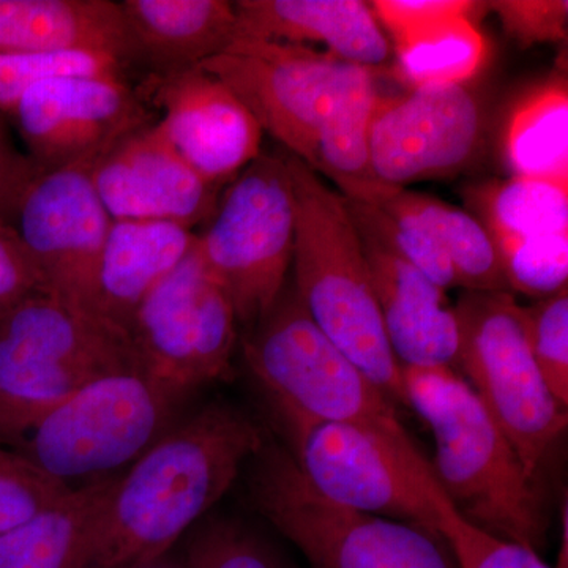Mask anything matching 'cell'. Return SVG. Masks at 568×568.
<instances>
[{"mask_svg": "<svg viewBox=\"0 0 568 568\" xmlns=\"http://www.w3.org/2000/svg\"><path fill=\"white\" fill-rule=\"evenodd\" d=\"M264 444L252 418L222 403L174 425L115 477L80 568H140L173 551Z\"/></svg>", "mask_w": 568, "mask_h": 568, "instance_id": "6da1fadb", "label": "cell"}, {"mask_svg": "<svg viewBox=\"0 0 568 568\" xmlns=\"http://www.w3.org/2000/svg\"><path fill=\"white\" fill-rule=\"evenodd\" d=\"M406 406L432 432L437 485L463 519L485 532L544 548L548 523L538 484L457 369L403 366Z\"/></svg>", "mask_w": 568, "mask_h": 568, "instance_id": "7a4b0ae2", "label": "cell"}, {"mask_svg": "<svg viewBox=\"0 0 568 568\" xmlns=\"http://www.w3.org/2000/svg\"><path fill=\"white\" fill-rule=\"evenodd\" d=\"M295 204L294 291L317 327L392 402L406 405L403 366L388 346L368 264L345 197L286 155Z\"/></svg>", "mask_w": 568, "mask_h": 568, "instance_id": "3957f363", "label": "cell"}, {"mask_svg": "<svg viewBox=\"0 0 568 568\" xmlns=\"http://www.w3.org/2000/svg\"><path fill=\"white\" fill-rule=\"evenodd\" d=\"M244 355L287 435L313 424H354L416 446L395 403L317 327L294 287L254 324Z\"/></svg>", "mask_w": 568, "mask_h": 568, "instance_id": "277c9868", "label": "cell"}, {"mask_svg": "<svg viewBox=\"0 0 568 568\" xmlns=\"http://www.w3.org/2000/svg\"><path fill=\"white\" fill-rule=\"evenodd\" d=\"M250 493L260 514L310 568H458L437 530L338 506L317 495L290 450L264 444Z\"/></svg>", "mask_w": 568, "mask_h": 568, "instance_id": "5b68a950", "label": "cell"}, {"mask_svg": "<svg viewBox=\"0 0 568 568\" xmlns=\"http://www.w3.org/2000/svg\"><path fill=\"white\" fill-rule=\"evenodd\" d=\"M183 402L141 369L104 373L54 407L14 450L69 487L77 478L97 481L166 435Z\"/></svg>", "mask_w": 568, "mask_h": 568, "instance_id": "8992f818", "label": "cell"}, {"mask_svg": "<svg viewBox=\"0 0 568 568\" xmlns=\"http://www.w3.org/2000/svg\"><path fill=\"white\" fill-rule=\"evenodd\" d=\"M458 366L538 484L567 429V407L549 390L526 336L523 306L508 291H465L455 305Z\"/></svg>", "mask_w": 568, "mask_h": 568, "instance_id": "52a82bcc", "label": "cell"}, {"mask_svg": "<svg viewBox=\"0 0 568 568\" xmlns=\"http://www.w3.org/2000/svg\"><path fill=\"white\" fill-rule=\"evenodd\" d=\"M196 248L241 324H256L278 301L293 265L295 204L286 155L261 153L231 181Z\"/></svg>", "mask_w": 568, "mask_h": 568, "instance_id": "ba28073f", "label": "cell"}, {"mask_svg": "<svg viewBox=\"0 0 568 568\" xmlns=\"http://www.w3.org/2000/svg\"><path fill=\"white\" fill-rule=\"evenodd\" d=\"M287 436L295 466L317 495L437 530L444 493L416 446L354 424H313Z\"/></svg>", "mask_w": 568, "mask_h": 568, "instance_id": "9c48e42d", "label": "cell"}, {"mask_svg": "<svg viewBox=\"0 0 568 568\" xmlns=\"http://www.w3.org/2000/svg\"><path fill=\"white\" fill-rule=\"evenodd\" d=\"M237 324L230 297L194 244L138 306L129 339L138 369L186 399L230 377Z\"/></svg>", "mask_w": 568, "mask_h": 568, "instance_id": "30bf717a", "label": "cell"}, {"mask_svg": "<svg viewBox=\"0 0 568 568\" xmlns=\"http://www.w3.org/2000/svg\"><path fill=\"white\" fill-rule=\"evenodd\" d=\"M200 69L223 81L263 132L312 168L321 132L361 67L315 48L235 39Z\"/></svg>", "mask_w": 568, "mask_h": 568, "instance_id": "8fae6325", "label": "cell"}, {"mask_svg": "<svg viewBox=\"0 0 568 568\" xmlns=\"http://www.w3.org/2000/svg\"><path fill=\"white\" fill-rule=\"evenodd\" d=\"M484 132V108L469 82L379 95L369 123V166L388 189L454 178L477 159Z\"/></svg>", "mask_w": 568, "mask_h": 568, "instance_id": "7c38bea8", "label": "cell"}, {"mask_svg": "<svg viewBox=\"0 0 568 568\" xmlns=\"http://www.w3.org/2000/svg\"><path fill=\"white\" fill-rule=\"evenodd\" d=\"M95 162L41 173L11 224L36 261L48 295L102 321L97 276L112 220L93 185Z\"/></svg>", "mask_w": 568, "mask_h": 568, "instance_id": "4fadbf2b", "label": "cell"}, {"mask_svg": "<svg viewBox=\"0 0 568 568\" xmlns=\"http://www.w3.org/2000/svg\"><path fill=\"white\" fill-rule=\"evenodd\" d=\"M11 118L28 155L43 173L100 159L123 138L152 123L141 97L121 77L92 74L39 82Z\"/></svg>", "mask_w": 568, "mask_h": 568, "instance_id": "5bb4252c", "label": "cell"}, {"mask_svg": "<svg viewBox=\"0 0 568 568\" xmlns=\"http://www.w3.org/2000/svg\"><path fill=\"white\" fill-rule=\"evenodd\" d=\"M92 181L111 220L168 222L193 230L207 223L220 186L182 159L160 123H149L97 159Z\"/></svg>", "mask_w": 568, "mask_h": 568, "instance_id": "9a60e30c", "label": "cell"}, {"mask_svg": "<svg viewBox=\"0 0 568 568\" xmlns=\"http://www.w3.org/2000/svg\"><path fill=\"white\" fill-rule=\"evenodd\" d=\"M160 126L204 181L222 186L261 155L263 129L223 81L203 69L152 74Z\"/></svg>", "mask_w": 568, "mask_h": 568, "instance_id": "2e32d148", "label": "cell"}, {"mask_svg": "<svg viewBox=\"0 0 568 568\" xmlns=\"http://www.w3.org/2000/svg\"><path fill=\"white\" fill-rule=\"evenodd\" d=\"M353 220L388 346L398 364L457 369L458 320L455 306L448 304L447 291L398 256L368 224L355 216Z\"/></svg>", "mask_w": 568, "mask_h": 568, "instance_id": "e0dca14e", "label": "cell"}, {"mask_svg": "<svg viewBox=\"0 0 568 568\" xmlns=\"http://www.w3.org/2000/svg\"><path fill=\"white\" fill-rule=\"evenodd\" d=\"M369 6L390 36L396 71L410 89L469 82L484 69L487 39L474 22V11L480 3L375 0Z\"/></svg>", "mask_w": 568, "mask_h": 568, "instance_id": "ac0fdd59", "label": "cell"}, {"mask_svg": "<svg viewBox=\"0 0 568 568\" xmlns=\"http://www.w3.org/2000/svg\"><path fill=\"white\" fill-rule=\"evenodd\" d=\"M235 39L321 44L338 61L373 70L392 47L372 6L361 0H237Z\"/></svg>", "mask_w": 568, "mask_h": 568, "instance_id": "d6986e66", "label": "cell"}, {"mask_svg": "<svg viewBox=\"0 0 568 568\" xmlns=\"http://www.w3.org/2000/svg\"><path fill=\"white\" fill-rule=\"evenodd\" d=\"M194 244L196 234L181 224L112 220L97 276L100 320L129 336L138 306Z\"/></svg>", "mask_w": 568, "mask_h": 568, "instance_id": "ffe728a7", "label": "cell"}, {"mask_svg": "<svg viewBox=\"0 0 568 568\" xmlns=\"http://www.w3.org/2000/svg\"><path fill=\"white\" fill-rule=\"evenodd\" d=\"M134 59L153 74L197 69L235 40L234 3L227 0H122Z\"/></svg>", "mask_w": 568, "mask_h": 568, "instance_id": "44dd1931", "label": "cell"}, {"mask_svg": "<svg viewBox=\"0 0 568 568\" xmlns=\"http://www.w3.org/2000/svg\"><path fill=\"white\" fill-rule=\"evenodd\" d=\"M0 51L91 52L125 65L134 51L119 2L0 0Z\"/></svg>", "mask_w": 568, "mask_h": 568, "instance_id": "7402d4cb", "label": "cell"}, {"mask_svg": "<svg viewBox=\"0 0 568 568\" xmlns=\"http://www.w3.org/2000/svg\"><path fill=\"white\" fill-rule=\"evenodd\" d=\"M115 476L73 489L61 503L0 532V568H80Z\"/></svg>", "mask_w": 568, "mask_h": 568, "instance_id": "603a6c76", "label": "cell"}, {"mask_svg": "<svg viewBox=\"0 0 568 568\" xmlns=\"http://www.w3.org/2000/svg\"><path fill=\"white\" fill-rule=\"evenodd\" d=\"M500 153L515 178L568 182V82L559 67L514 103Z\"/></svg>", "mask_w": 568, "mask_h": 568, "instance_id": "cb8c5ba5", "label": "cell"}, {"mask_svg": "<svg viewBox=\"0 0 568 568\" xmlns=\"http://www.w3.org/2000/svg\"><path fill=\"white\" fill-rule=\"evenodd\" d=\"M379 95L373 70L361 67L321 132L312 166L335 183L343 197L364 204L396 190L381 185L369 166V123Z\"/></svg>", "mask_w": 568, "mask_h": 568, "instance_id": "d4e9b609", "label": "cell"}, {"mask_svg": "<svg viewBox=\"0 0 568 568\" xmlns=\"http://www.w3.org/2000/svg\"><path fill=\"white\" fill-rule=\"evenodd\" d=\"M465 197L495 239L568 231V182L510 175L469 186Z\"/></svg>", "mask_w": 568, "mask_h": 568, "instance_id": "484cf974", "label": "cell"}, {"mask_svg": "<svg viewBox=\"0 0 568 568\" xmlns=\"http://www.w3.org/2000/svg\"><path fill=\"white\" fill-rule=\"evenodd\" d=\"M410 197L443 244L458 286L473 293L508 291L496 241L477 216L429 194L410 192Z\"/></svg>", "mask_w": 568, "mask_h": 568, "instance_id": "4316f807", "label": "cell"}, {"mask_svg": "<svg viewBox=\"0 0 568 568\" xmlns=\"http://www.w3.org/2000/svg\"><path fill=\"white\" fill-rule=\"evenodd\" d=\"M345 201L351 215L368 224L377 237L433 283L444 291L458 286L443 244L414 205L410 190H392L375 204Z\"/></svg>", "mask_w": 568, "mask_h": 568, "instance_id": "83f0119b", "label": "cell"}, {"mask_svg": "<svg viewBox=\"0 0 568 568\" xmlns=\"http://www.w3.org/2000/svg\"><path fill=\"white\" fill-rule=\"evenodd\" d=\"M495 241L510 293L538 301L567 290L568 231Z\"/></svg>", "mask_w": 568, "mask_h": 568, "instance_id": "f1b7e54d", "label": "cell"}, {"mask_svg": "<svg viewBox=\"0 0 568 568\" xmlns=\"http://www.w3.org/2000/svg\"><path fill=\"white\" fill-rule=\"evenodd\" d=\"M123 65L110 55L91 52L0 51V115L13 114L33 85L50 78L92 74L121 77Z\"/></svg>", "mask_w": 568, "mask_h": 568, "instance_id": "f546056e", "label": "cell"}, {"mask_svg": "<svg viewBox=\"0 0 568 568\" xmlns=\"http://www.w3.org/2000/svg\"><path fill=\"white\" fill-rule=\"evenodd\" d=\"M526 336L534 361L555 398L568 406L567 290L523 306Z\"/></svg>", "mask_w": 568, "mask_h": 568, "instance_id": "4dcf8cb0", "label": "cell"}, {"mask_svg": "<svg viewBox=\"0 0 568 568\" xmlns=\"http://www.w3.org/2000/svg\"><path fill=\"white\" fill-rule=\"evenodd\" d=\"M436 529L446 538L458 568H551L536 549L493 536L467 523L446 495L439 499Z\"/></svg>", "mask_w": 568, "mask_h": 568, "instance_id": "1f68e13d", "label": "cell"}, {"mask_svg": "<svg viewBox=\"0 0 568 568\" xmlns=\"http://www.w3.org/2000/svg\"><path fill=\"white\" fill-rule=\"evenodd\" d=\"M182 556L186 568H284L263 538L227 519L201 525Z\"/></svg>", "mask_w": 568, "mask_h": 568, "instance_id": "d6a6232c", "label": "cell"}, {"mask_svg": "<svg viewBox=\"0 0 568 568\" xmlns=\"http://www.w3.org/2000/svg\"><path fill=\"white\" fill-rule=\"evenodd\" d=\"M71 491L17 450L0 446V532L61 503Z\"/></svg>", "mask_w": 568, "mask_h": 568, "instance_id": "836d02e7", "label": "cell"}, {"mask_svg": "<svg viewBox=\"0 0 568 568\" xmlns=\"http://www.w3.org/2000/svg\"><path fill=\"white\" fill-rule=\"evenodd\" d=\"M484 10L499 18L504 31L521 47L567 40V0H495Z\"/></svg>", "mask_w": 568, "mask_h": 568, "instance_id": "e575fe53", "label": "cell"}, {"mask_svg": "<svg viewBox=\"0 0 568 568\" xmlns=\"http://www.w3.org/2000/svg\"><path fill=\"white\" fill-rule=\"evenodd\" d=\"M39 294L48 290L36 261L13 224L0 222V312Z\"/></svg>", "mask_w": 568, "mask_h": 568, "instance_id": "d590c367", "label": "cell"}, {"mask_svg": "<svg viewBox=\"0 0 568 568\" xmlns=\"http://www.w3.org/2000/svg\"><path fill=\"white\" fill-rule=\"evenodd\" d=\"M43 173L28 152L14 145L9 126L0 115V222H13L22 197Z\"/></svg>", "mask_w": 568, "mask_h": 568, "instance_id": "8d00e7d4", "label": "cell"}, {"mask_svg": "<svg viewBox=\"0 0 568 568\" xmlns=\"http://www.w3.org/2000/svg\"><path fill=\"white\" fill-rule=\"evenodd\" d=\"M140 568H186V566L182 555H175L174 551H171Z\"/></svg>", "mask_w": 568, "mask_h": 568, "instance_id": "74e56055", "label": "cell"}]
</instances>
